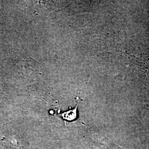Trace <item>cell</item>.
<instances>
[{"instance_id": "obj_1", "label": "cell", "mask_w": 149, "mask_h": 149, "mask_svg": "<svg viewBox=\"0 0 149 149\" xmlns=\"http://www.w3.org/2000/svg\"><path fill=\"white\" fill-rule=\"evenodd\" d=\"M77 106L74 108V109H70L66 112H64L62 114H60V116L63 117V119L68 121H73L77 118Z\"/></svg>"}]
</instances>
